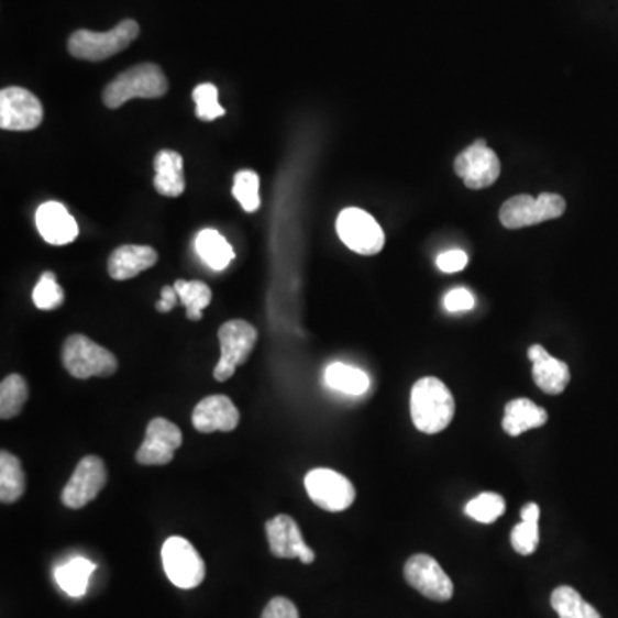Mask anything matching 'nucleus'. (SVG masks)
I'll return each mask as SVG.
<instances>
[{"mask_svg": "<svg viewBox=\"0 0 618 618\" xmlns=\"http://www.w3.org/2000/svg\"><path fill=\"white\" fill-rule=\"evenodd\" d=\"M325 382L329 387L347 396H363L369 388V376L344 363L330 364L325 369Z\"/></svg>", "mask_w": 618, "mask_h": 618, "instance_id": "a878e982", "label": "nucleus"}, {"mask_svg": "<svg viewBox=\"0 0 618 618\" xmlns=\"http://www.w3.org/2000/svg\"><path fill=\"white\" fill-rule=\"evenodd\" d=\"M183 155L174 150H162L155 157V179L153 186L162 196L177 198L186 189L185 173H183Z\"/></svg>", "mask_w": 618, "mask_h": 618, "instance_id": "aec40b11", "label": "nucleus"}, {"mask_svg": "<svg viewBox=\"0 0 618 618\" xmlns=\"http://www.w3.org/2000/svg\"><path fill=\"white\" fill-rule=\"evenodd\" d=\"M174 289L179 294L180 305L185 306L189 320L200 321L203 318V309L212 302V290L200 280H177Z\"/></svg>", "mask_w": 618, "mask_h": 618, "instance_id": "cd10ccee", "label": "nucleus"}, {"mask_svg": "<svg viewBox=\"0 0 618 618\" xmlns=\"http://www.w3.org/2000/svg\"><path fill=\"white\" fill-rule=\"evenodd\" d=\"M532 363V378L548 396H559L571 382V369L564 361L556 360L543 345L534 344L528 351Z\"/></svg>", "mask_w": 618, "mask_h": 618, "instance_id": "a211bd4d", "label": "nucleus"}, {"mask_svg": "<svg viewBox=\"0 0 618 618\" xmlns=\"http://www.w3.org/2000/svg\"><path fill=\"white\" fill-rule=\"evenodd\" d=\"M404 577L409 586L415 587L416 592L433 602H449L454 596V584H452L451 577L445 574L433 556L424 555V553H418L407 560Z\"/></svg>", "mask_w": 618, "mask_h": 618, "instance_id": "f8f14e48", "label": "nucleus"}, {"mask_svg": "<svg viewBox=\"0 0 618 618\" xmlns=\"http://www.w3.org/2000/svg\"><path fill=\"white\" fill-rule=\"evenodd\" d=\"M157 251L142 244H124L110 255L109 275L114 280H130L157 265Z\"/></svg>", "mask_w": 618, "mask_h": 618, "instance_id": "6ab92c4d", "label": "nucleus"}, {"mask_svg": "<svg viewBox=\"0 0 618 618\" xmlns=\"http://www.w3.org/2000/svg\"><path fill=\"white\" fill-rule=\"evenodd\" d=\"M258 332L255 327L244 320H231L219 329L220 354L219 363L213 368L217 382H228L234 376L235 369L246 363L253 353Z\"/></svg>", "mask_w": 618, "mask_h": 618, "instance_id": "423d86ee", "label": "nucleus"}, {"mask_svg": "<svg viewBox=\"0 0 618 618\" xmlns=\"http://www.w3.org/2000/svg\"><path fill=\"white\" fill-rule=\"evenodd\" d=\"M26 492V476L20 459L11 452L0 454V501L14 504Z\"/></svg>", "mask_w": 618, "mask_h": 618, "instance_id": "b1692460", "label": "nucleus"}, {"mask_svg": "<svg viewBox=\"0 0 618 618\" xmlns=\"http://www.w3.org/2000/svg\"><path fill=\"white\" fill-rule=\"evenodd\" d=\"M33 302L42 311H52L63 306L64 290L57 283L54 272H45L33 289Z\"/></svg>", "mask_w": 618, "mask_h": 618, "instance_id": "473e14b6", "label": "nucleus"}, {"mask_svg": "<svg viewBox=\"0 0 618 618\" xmlns=\"http://www.w3.org/2000/svg\"><path fill=\"white\" fill-rule=\"evenodd\" d=\"M521 525L514 526L510 543L519 555H532L540 547V505L526 504L521 510Z\"/></svg>", "mask_w": 618, "mask_h": 618, "instance_id": "4be33fe9", "label": "nucleus"}, {"mask_svg": "<svg viewBox=\"0 0 618 618\" xmlns=\"http://www.w3.org/2000/svg\"><path fill=\"white\" fill-rule=\"evenodd\" d=\"M177 305H180L179 294H177L174 287L165 286L164 289H162L161 301L155 305L158 313H168V311H173Z\"/></svg>", "mask_w": 618, "mask_h": 618, "instance_id": "e433bc0d", "label": "nucleus"}, {"mask_svg": "<svg viewBox=\"0 0 618 618\" xmlns=\"http://www.w3.org/2000/svg\"><path fill=\"white\" fill-rule=\"evenodd\" d=\"M95 564L90 560L73 559L67 564L60 565L55 571V581L59 584L60 589L73 598H79L85 595L90 583V575L93 574Z\"/></svg>", "mask_w": 618, "mask_h": 618, "instance_id": "393cba45", "label": "nucleus"}, {"mask_svg": "<svg viewBox=\"0 0 618 618\" xmlns=\"http://www.w3.org/2000/svg\"><path fill=\"white\" fill-rule=\"evenodd\" d=\"M107 485L106 462L97 455H87L79 461L75 473L64 486L60 500L67 509H82L93 501Z\"/></svg>", "mask_w": 618, "mask_h": 618, "instance_id": "9d476101", "label": "nucleus"}, {"mask_svg": "<svg viewBox=\"0 0 618 618\" xmlns=\"http://www.w3.org/2000/svg\"><path fill=\"white\" fill-rule=\"evenodd\" d=\"M26 400L27 385L23 376L16 375V373L5 376L0 384V418L4 421L16 418L23 411Z\"/></svg>", "mask_w": 618, "mask_h": 618, "instance_id": "c85d7f7f", "label": "nucleus"}, {"mask_svg": "<svg viewBox=\"0 0 618 618\" xmlns=\"http://www.w3.org/2000/svg\"><path fill=\"white\" fill-rule=\"evenodd\" d=\"M183 445V433L168 419L155 418L146 428L145 440L137 449L136 462L142 466H165L173 462L177 449Z\"/></svg>", "mask_w": 618, "mask_h": 618, "instance_id": "4468645a", "label": "nucleus"}, {"mask_svg": "<svg viewBox=\"0 0 618 618\" xmlns=\"http://www.w3.org/2000/svg\"><path fill=\"white\" fill-rule=\"evenodd\" d=\"M474 305H476V299H474L473 294L464 289V287L452 289L451 293L446 294L445 299H443V306H445L446 311H451V313L470 311V309L474 308Z\"/></svg>", "mask_w": 618, "mask_h": 618, "instance_id": "72a5a7b5", "label": "nucleus"}, {"mask_svg": "<svg viewBox=\"0 0 618 618\" xmlns=\"http://www.w3.org/2000/svg\"><path fill=\"white\" fill-rule=\"evenodd\" d=\"M305 486L311 501L327 512H344L356 500L353 482L327 467L309 471Z\"/></svg>", "mask_w": 618, "mask_h": 618, "instance_id": "6e6552de", "label": "nucleus"}, {"mask_svg": "<svg viewBox=\"0 0 618 618\" xmlns=\"http://www.w3.org/2000/svg\"><path fill=\"white\" fill-rule=\"evenodd\" d=\"M548 412L543 407L532 402V400L514 399L505 406L504 421L501 427L510 437H521L526 431L534 430L547 424Z\"/></svg>", "mask_w": 618, "mask_h": 618, "instance_id": "412c9836", "label": "nucleus"}, {"mask_svg": "<svg viewBox=\"0 0 618 618\" xmlns=\"http://www.w3.org/2000/svg\"><path fill=\"white\" fill-rule=\"evenodd\" d=\"M162 564L165 574L174 586L180 589H192L205 581L203 559L196 548L185 538H168L162 548Z\"/></svg>", "mask_w": 618, "mask_h": 618, "instance_id": "0eeeda50", "label": "nucleus"}, {"mask_svg": "<svg viewBox=\"0 0 618 618\" xmlns=\"http://www.w3.org/2000/svg\"><path fill=\"white\" fill-rule=\"evenodd\" d=\"M232 195L239 205L244 208V212L253 213L258 210L260 205V177L253 170H241L235 174L234 188Z\"/></svg>", "mask_w": 618, "mask_h": 618, "instance_id": "7c9ffc66", "label": "nucleus"}, {"mask_svg": "<svg viewBox=\"0 0 618 618\" xmlns=\"http://www.w3.org/2000/svg\"><path fill=\"white\" fill-rule=\"evenodd\" d=\"M167 90V78L157 64H137L107 85L103 103L109 109H119L134 98L164 97Z\"/></svg>", "mask_w": 618, "mask_h": 618, "instance_id": "f03ea898", "label": "nucleus"}, {"mask_svg": "<svg viewBox=\"0 0 618 618\" xmlns=\"http://www.w3.org/2000/svg\"><path fill=\"white\" fill-rule=\"evenodd\" d=\"M564 198L555 192H541L538 198L529 195H517L505 201L500 208V222L507 229H522L528 225L559 219L564 216Z\"/></svg>", "mask_w": 618, "mask_h": 618, "instance_id": "39448f33", "label": "nucleus"}, {"mask_svg": "<svg viewBox=\"0 0 618 618\" xmlns=\"http://www.w3.org/2000/svg\"><path fill=\"white\" fill-rule=\"evenodd\" d=\"M336 232L342 243L364 256L378 255L385 246L380 223L361 208H345L336 219Z\"/></svg>", "mask_w": 618, "mask_h": 618, "instance_id": "1a4fd4ad", "label": "nucleus"}, {"mask_svg": "<svg viewBox=\"0 0 618 618\" xmlns=\"http://www.w3.org/2000/svg\"><path fill=\"white\" fill-rule=\"evenodd\" d=\"M35 222L40 235L52 246H66L76 241L79 234L78 222L59 201L40 205Z\"/></svg>", "mask_w": 618, "mask_h": 618, "instance_id": "dca6fc26", "label": "nucleus"}, {"mask_svg": "<svg viewBox=\"0 0 618 618\" xmlns=\"http://www.w3.org/2000/svg\"><path fill=\"white\" fill-rule=\"evenodd\" d=\"M196 251L201 260L217 272L225 271L235 258L234 250L228 243V239L213 229H205L196 235Z\"/></svg>", "mask_w": 618, "mask_h": 618, "instance_id": "5701e85b", "label": "nucleus"}, {"mask_svg": "<svg viewBox=\"0 0 618 618\" xmlns=\"http://www.w3.org/2000/svg\"><path fill=\"white\" fill-rule=\"evenodd\" d=\"M192 427L200 433H213V431H234L238 428V407L228 396H210L201 400L192 411Z\"/></svg>", "mask_w": 618, "mask_h": 618, "instance_id": "f3484780", "label": "nucleus"}, {"mask_svg": "<svg viewBox=\"0 0 618 618\" xmlns=\"http://www.w3.org/2000/svg\"><path fill=\"white\" fill-rule=\"evenodd\" d=\"M552 607L560 618H602L598 610L571 586L556 587L552 593Z\"/></svg>", "mask_w": 618, "mask_h": 618, "instance_id": "bb28decb", "label": "nucleus"}, {"mask_svg": "<svg viewBox=\"0 0 618 618\" xmlns=\"http://www.w3.org/2000/svg\"><path fill=\"white\" fill-rule=\"evenodd\" d=\"M455 174L470 189H485L500 177V161L497 153L486 146L485 140H477L470 148L455 158Z\"/></svg>", "mask_w": 618, "mask_h": 618, "instance_id": "ddd939ff", "label": "nucleus"}, {"mask_svg": "<svg viewBox=\"0 0 618 618\" xmlns=\"http://www.w3.org/2000/svg\"><path fill=\"white\" fill-rule=\"evenodd\" d=\"M464 510H466L467 516L476 522L494 525V522L500 519L505 514V500L501 495L486 492V494L473 498Z\"/></svg>", "mask_w": 618, "mask_h": 618, "instance_id": "c756f323", "label": "nucleus"}, {"mask_svg": "<svg viewBox=\"0 0 618 618\" xmlns=\"http://www.w3.org/2000/svg\"><path fill=\"white\" fill-rule=\"evenodd\" d=\"M271 552L278 559H299L302 564H313L314 552L305 543L301 529L293 517L280 514L265 525Z\"/></svg>", "mask_w": 618, "mask_h": 618, "instance_id": "2eb2a0df", "label": "nucleus"}, {"mask_svg": "<svg viewBox=\"0 0 618 618\" xmlns=\"http://www.w3.org/2000/svg\"><path fill=\"white\" fill-rule=\"evenodd\" d=\"M262 618H299V611L290 599L278 596L266 605Z\"/></svg>", "mask_w": 618, "mask_h": 618, "instance_id": "c9c22d12", "label": "nucleus"}, {"mask_svg": "<svg viewBox=\"0 0 618 618\" xmlns=\"http://www.w3.org/2000/svg\"><path fill=\"white\" fill-rule=\"evenodd\" d=\"M64 368L78 380H87L91 376L107 378L118 372V357L109 349L98 345L87 335L76 333L64 342Z\"/></svg>", "mask_w": 618, "mask_h": 618, "instance_id": "20e7f679", "label": "nucleus"}, {"mask_svg": "<svg viewBox=\"0 0 618 618\" xmlns=\"http://www.w3.org/2000/svg\"><path fill=\"white\" fill-rule=\"evenodd\" d=\"M44 121V107L32 91L9 87L0 91V128L33 131Z\"/></svg>", "mask_w": 618, "mask_h": 618, "instance_id": "9b49d317", "label": "nucleus"}, {"mask_svg": "<svg viewBox=\"0 0 618 618\" xmlns=\"http://www.w3.org/2000/svg\"><path fill=\"white\" fill-rule=\"evenodd\" d=\"M466 265L467 255L461 250L445 251L437 258V266L443 274H455V272L464 271Z\"/></svg>", "mask_w": 618, "mask_h": 618, "instance_id": "f704fd0d", "label": "nucleus"}, {"mask_svg": "<svg viewBox=\"0 0 618 618\" xmlns=\"http://www.w3.org/2000/svg\"><path fill=\"white\" fill-rule=\"evenodd\" d=\"M196 103V118L205 122H212L225 115V109L219 103V90L213 82L198 85L192 91Z\"/></svg>", "mask_w": 618, "mask_h": 618, "instance_id": "2f4dec72", "label": "nucleus"}, {"mask_svg": "<svg viewBox=\"0 0 618 618\" xmlns=\"http://www.w3.org/2000/svg\"><path fill=\"white\" fill-rule=\"evenodd\" d=\"M140 35V26L134 20H124L112 27L110 32H90V30H78L73 33L67 42L69 54L76 59L100 63L109 59L112 55L119 54L124 48L130 47L134 40Z\"/></svg>", "mask_w": 618, "mask_h": 618, "instance_id": "7ed1b4c3", "label": "nucleus"}, {"mask_svg": "<svg viewBox=\"0 0 618 618\" xmlns=\"http://www.w3.org/2000/svg\"><path fill=\"white\" fill-rule=\"evenodd\" d=\"M455 415V400L445 384L434 376L416 382L411 390V418L421 433L445 430Z\"/></svg>", "mask_w": 618, "mask_h": 618, "instance_id": "f257e3e1", "label": "nucleus"}]
</instances>
